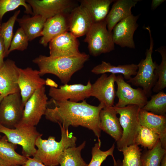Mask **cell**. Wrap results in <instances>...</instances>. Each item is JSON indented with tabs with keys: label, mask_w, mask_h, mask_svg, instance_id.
Here are the masks:
<instances>
[{
	"label": "cell",
	"mask_w": 166,
	"mask_h": 166,
	"mask_svg": "<svg viewBox=\"0 0 166 166\" xmlns=\"http://www.w3.org/2000/svg\"><path fill=\"white\" fill-rule=\"evenodd\" d=\"M52 102L55 107L47 108L44 114L46 119L61 124L66 128L70 126L87 128L93 132L98 142H101L100 113L105 107L103 104L95 106L88 104L85 100L79 102L52 100Z\"/></svg>",
	"instance_id": "1"
},
{
	"label": "cell",
	"mask_w": 166,
	"mask_h": 166,
	"mask_svg": "<svg viewBox=\"0 0 166 166\" xmlns=\"http://www.w3.org/2000/svg\"><path fill=\"white\" fill-rule=\"evenodd\" d=\"M89 58V55L85 53L69 57H53L40 55L32 61L38 66L41 76L51 74L65 84L68 83L74 73L83 68Z\"/></svg>",
	"instance_id": "2"
},
{
	"label": "cell",
	"mask_w": 166,
	"mask_h": 166,
	"mask_svg": "<svg viewBox=\"0 0 166 166\" xmlns=\"http://www.w3.org/2000/svg\"><path fill=\"white\" fill-rule=\"evenodd\" d=\"M61 130V138L59 142L55 137L50 136L47 140L39 136L35 142L38 149L33 157L42 162L47 166H57L63 152L66 149L76 146L77 138L66 128L59 124Z\"/></svg>",
	"instance_id": "3"
},
{
	"label": "cell",
	"mask_w": 166,
	"mask_h": 166,
	"mask_svg": "<svg viewBox=\"0 0 166 166\" xmlns=\"http://www.w3.org/2000/svg\"><path fill=\"white\" fill-rule=\"evenodd\" d=\"M146 29L148 31L150 38V46L145 53L146 57L142 59L137 65L136 74L126 82L133 85L139 87L144 91L148 97L151 96L152 89L158 80V77L155 74L154 70L157 64L153 62L152 54L153 48V41L149 27Z\"/></svg>",
	"instance_id": "4"
},
{
	"label": "cell",
	"mask_w": 166,
	"mask_h": 166,
	"mask_svg": "<svg viewBox=\"0 0 166 166\" xmlns=\"http://www.w3.org/2000/svg\"><path fill=\"white\" fill-rule=\"evenodd\" d=\"M113 106L117 114L119 115V121L123 130L121 138L117 142V148L120 151L126 147L134 144L140 126L138 118L140 108L134 105L122 108Z\"/></svg>",
	"instance_id": "5"
},
{
	"label": "cell",
	"mask_w": 166,
	"mask_h": 166,
	"mask_svg": "<svg viewBox=\"0 0 166 166\" xmlns=\"http://www.w3.org/2000/svg\"><path fill=\"white\" fill-rule=\"evenodd\" d=\"M85 35L84 41L87 43L89 53L93 56H98L114 49L112 32L108 30L105 20L93 23Z\"/></svg>",
	"instance_id": "6"
},
{
	"label": "cell",
	"mask_w": 166,
	"mask_h": 166,
	"mask_svg": "<svg viewBox=\"0 0 166 166\" xmlns=\"http://www.w3.org/2000/svg\"><path fill=\"white\" fill-rule=\"evenodd\" d=\"M0 133L4 134L10 142L21 146L22 155L26 157L34 156L37 149L35 142L41 135L35 126H19L11 129L0 124Z\"/></svg>",
	"instance_id": "7"
},
{
	"label": "cell",
	"mask_w": 166,
	"mask_h": 166,
	"mask_svg": "<svg viewBox=\"0 0 166 166\" xmlns=\"http://www.w3.org/2000/svg\"><path fill=\"white\" fill-rule=\"evenodd\" d=\"M24 108L20 92L4 97L0 103V124L15 128L21 121Z\"/></svg>",
	"instance_id": "8"
},
{
	"label": "cell",
	"mask_w": 166,
	"mask_h": 166,
	"mask_svg": "<svg viewBox=\"0 0 166 166\" xmlns=\"http://www.w3.org/2000/svg\"><path fill=\"white\" fill-rule=\"evenodd\" d=\"M48 99L44 86L37 90L26 102L22 119L18 126L37 125L45 114Z\"/></svg>",
	"instance_id": "9"
},
{
	"label": "cell",
	"mask_w": 166,
	"mask_h": 166,
	"mask_svg": "<svg viewBox=\"0 0 166 166\" xmlns=\"http://www.w3.org/2000/svg\"><path fill=\"white\" fill-rule=\"evenodd\" d=\"M117 85L116 96L118 101L115 107H124L130 105H136L142 109L146 104L148 97L141 88L134 89L125 82L122 75L116 76V81Z\"/></svg>",
	"instance_id": "10"
},
{
	"label": "cell",
	"mask_w": 166,
	"mask_h": 166,
	"mask_svg": "<svg viewBox=\"0 0 166 166\" xmlns=\"http://www.w3.org/2000/svg\"><path fill=\"white\" fill-rule=\"evenodd\" d=\"M31 6L32 15H40L47 19L61 14H70L76 6L70 0H26Z\"/></svg>",
	"instance_id": "11"
},
{
	"label": "cell",
	"mask_w": 166,
	"mask_h": 166,
	"mask_svg": "<svg viewBox=\"0 0 166 166\" xmlns=\"http://www.w3.org/2000/svg\"><path fill=\"white\" fill-rule=\"evenodd\" d=\"M91 85L90 80L86 85L81 84H64L59 88L50 87L48 94L55 101L78 102L90 97Z\"/></svg>",
	"instance_id": "12"
},
{
	"label": "cell",
	"mask_w": 166,
	"mask_h": 166,
	"mask_svg": "<svg viewBox=\"0 0 166 166\" xmlns=\"http://www.w3.org/2000/svg\"><path fill=\"white\" fill-rule=\"evenodd\" d=\"M116 79L115 74H111L109 76L106 73L101 74L95 82L92 84L90 97L97 98L105 107L114 106L116 96L115 87Z\"/></svg>",
	"instance_id": "13"
},
{
	"label": "cell",
	"mask_w": 166,
	"mask_h": 166,
	"mask_svg": "<svg viewBox=\"0 0 166 166\" xmlns=\"http://www.w3.org/2000/svg\"><path fill=\"white\" fill-rule=\"evenodd\" d=\"M139 17L132 14L115 26L112 31L114 44L122 48H135L133 35L138 26L137 21Z\"/></svg>",
	"instance_id": "14"
},
{
	"label": "cell",
	"mask_w": 166,
	"mask_h": 166,
	"mask_svg": "<svg viewBox=\"0 0 166 166\" xmlns=\"http://www.w3.org/2000/svg\"><path fill=\"white\" fill-rule=\"evenodd\" d=\"M18 84L22 101L24 105L34 92L45 85V80L41 77L38 70L32 68H18Z\"/></svg>",
	"instance_id": "15"
},
{
	"label": "cell",
	"mask_w": 166,
	"mask_h": 166,
	"mask_svg": "<svg viewBox=\"0 0 166 166\" xmlns=\"http://www.w3.org/2000/svg\"><path fill=\"white\" fill-rule=\"evenodd\" d=\"M77 38L68 31L57 37L49 43V56L69 57L81 54Z\"/></svg>",
	"instance_id": "16"
},
{
	"label": "cell",
	"mask_w": 166,
	"mask_h": 166,
	"mask_svg": "<svg viewBox=\"0 0 166 166\" xmlns=\"http://www.w3.org/2000/svg\"><path fill=\"white\" fill-rule=\"evenodd\" d=\"M18 68L15 61L7 59L0 68V95L3 97L20 92Z\"/></svg>",
	"instance_id": "17"
},
{
	"label": "cell",
	"mask_w": 166,
	"mask_h": 166,
	"mask_svg": "<svg viewBox=\"0 0 166 166\" xmlns=\"http://www.w3.org/2000/svg\"><path fill=\"white\" fill-rule=\"evenodd\" d=\"M69 14H60L47 19L44 25L40 43L46 47L52 40L69 31Z\"/></svg>",
	"instance_id": "18"
},
{
	"label": "cell",
	"mask_w": 166,
	"mask_h": 166,
	"mask_svg": "<svg viewBox=\"0 0 166 166\" xmlns=\"http://www.w3.org/2000/svg\"><path fill=\"white\" fill-rule=\"evenodd\" d=\"M93 23L89 13L81 5L75 7L69 14V31L77 38L86 35Z\"/></svg>",
	"instance_id": "19"
},
{
	"label": "cell",
	"mask_w": 166,
	"mask_h": 166,
	"mask_svg": "<svg viewBox=\"0 0 166 166\" xmlns=\"http://www.w3.org/2000/svg\"><path fill=\"white\" fill-rule=\"evenodd\" d=\"M138 118L140 125L159 136L162 147L166 150V115H157L140 109Z\"/></svg>",
	"instance_id": "20"
},
{
	"label": "cell",
	"mask_w": 166,
	"mask_h": 166,
	"mask_svg": "<svg viewBox=\"0 0 166 166\" xmlns=\"http://www.w3.org/2000/svg\"><path fill=\"white\" fill-rule=\"evenodd\" d=\"M114 106L104 107L100 113V128L117 142L121 138L123 130Z\"/></svg>",
	"instance_id": "21"
},
{
	"label": "cell",
	"mask_w": 166,
	"mask_h": 166,
	"mask_svg": "<svg viewBox=\"0 0 166 166\" xmlns=\"http://www.w3.org/2000/svg\"><path fill=\"white\" fill-rule=\"evenodd\" d=\"M139 1L117 0L115 1L105 19L108 30L112 32L117 24L132 15V8L135 7Z\"/></svg>",
	"instance_id": "22"
},
{
	"label": "cell",
	"mask_w": 166,
	"mask_h": 166,
	"mask_svg": "<svg viewBox=\"0 0 166 166\" xmlns=\"http://www.w3.org/2000/svg\"><path fill=\"white\" fill-rule=\"evenodd\" d=\"M46 19L40 15H24L17 18L16 21L27 36L29 41H31L40 36H42L44 25Z\"/></svg>",
	"instance_id": "23"
},
{
	"label": "cell",
	"mask_w": 166,
	"mask_h": 166,
	"mask_svg": "<svg viewBox=\"0 0 166 166\" xmlns=\"http://www.w3.org/2000/svg\"><path fill=\"white\" fill-rule=\"evenodd\" d=\"M137 69V65L133 63L116 66L102 61L101 64L94 67L91 70V72L96 74L107 73L115 74L120 73L123 75L124 79L128 80L132 77V75L136 74Z\"/></svg>",
	"instance_id": "24"
},
{
	"label": "cell",
	"mask_w": 166,
	"mask_h": 166,
	"mask_svg": "<svg viewBox=\"0 0 166 166\" xmlns=\"http://www.w3.org/2000/svg\"><path fill=\"white\" fill-rule=\"evenodd\" d=\"M113 0H81L80 5L85 7L90 15L93 23L105 20L111 4Z\"/></svg>",
	"instance_id": "25"
},
{
	"label": "cell",
	"mask_w": 166,
	"mask_h": 166,
	"mask_svg": "<svg viewBox=\"0 0 166 166\" xmlns=\"http://www.w3.org/2000/svg\"><path fill=\"white\" fill-rule=\"evenodd\" d=\"M17 144L10 142L5 135L0 139V158L11 166L22 165L27 157L17 153Z\"/></svg>",
	"instance_id": "26"
},
{
	"label": "cell",
	"mask_w": 166,
	"mask_h": 166,
	"mask_svg": "<svg viewBox=\"0 0 166 166\" xmlns=\"http://www.w3.org/2000/svg\"><path fill=\"white\" fill-rule=\"evenodd\" d=\"M86 141L77 147L69 148L62 153L59 160L60 166H88L81 155L82 150L85 145Z\"/></svg>",
	"instance_id": "27"
},
{
	"label": "cell",
	"mask_w": 166,
	"mask_h": 166,
	"mask_svg": "<svg viewBox=\"0 0 166 166\" xmlns=\"http://www.w3.org/2000/svg\"><path fill=\"white\" fill-rule=\"evenodd\" d=\"M166 154V150L162 147L160 140L152 149L142 153L141 166H160Z\"/></svg>",
	"instance_id": "28"
},
{
	"label": "cell",
	"mask_w": 166,
	"mask_h": 166,
	"mask_svg": "<svg viewBox=\"0 0 166 166\" xmlns=\"http://www.w3.org/2000/svg\"><path fill=\"white\" fill-rule=\"evenodd\" d=\"M141 109L156 115H165L166 93L161 91L151 96L150 100Z\"/></svg>",
	"instance_id": "29"
},
{
	"label": "cell",
	"mask_w": 166,
	"mask_h": 166,
	"mask_svg": "<svg viewBox=\"0 0 166 166\" xmlns=\"http://www.w3.org/2000/svg\"><path fill=\"white\" fill-rule=\"evenodd\" d=\"M160 54L161 62L160 65H156L154 73L158 77L157 82L152 89V91L156 93L162 91L166 87V49L162 46L156 50Z\"/></svg>",
	"instance_id": "30"
},
{
	"label": "cell",
	"mask_w": 166,
	"mask_h": 166,
	"mask_svg": "<svg viewBox=\"0 0 166 166\" xmlns=\"http://www.w3.org/2000/svg\"><path fill=\"white\" fill-rule=\"evenodd\" d=\"M159 136L150 129L140 126L134 144L140 145L148 150L152 149L160 140Z\"/></svg>",
	"instance_id": "31"
},
{
	"label": "cell",
	"mask_w": 166,
	"mask_h": 166,
	"mask_svg": "<svg viewBox=\"0 0 166 166\" xmlns=\"http://www.w3.org/2000/svg\"><path fill=\"white\" fill-rule=\"evenodd\" d=\"M20 12V10H19L16 11L6 22L1 25L0 35L4 44L5 57L8 56V51L13 36V31L14 25Z\"/></svg>",
	"instance_id": "32"
},
{
	"label": "cell",
	"mask_w": 166,
	"mask_h": 166,
	"mask_svg": "<svg viewBox=\"0 0 166 166\" xmlns=\"http://www.w3.org/2000/svg\"><path fill=\"white\" fill-rule=\"evenodd\" d=\"M141 150L136 144L121 149L120 151L122 152L124 156L122 166H141Z\"/></svg>",
	"instance_id": "33"
},
{
	"label": "cell",
	"mask_w": 166,
	"mask_h": 166,
	"mask_svg": "<svg viewBox=\"0 0 166 166\" xmlns=\"http://www.w3.org/2000/svg\"><path fill=\"white\" fill-rule=\"evenodd\" d=\"M101 142L96 143L93 147L92 150V157L88 166H101L102 163L109 156L112 157L114 165L117 163L113 156V152L115 148L114 144L111 148L106 151H102L100 149Z\"/></svg>",
	"instance_id": "34"
},
{
	"label": "cell",
	"mask_w": 166,
	"mask_h": 166,
	"mask_svg": "<svg viewBox=\"0 0 166 166\" xmlns=\"http://www.w3.org/2000/svg\"><path fill=\"white\" fill-rule=\"evenodd\" d=\"M21 6L24 7L26 13L32 15V8L25 0H0V22L6 13L14 10Z\"/></svg>",
	"instance_id": "35"
},
{
	"label": "cell",
	"mask_w": 166,
	"mask_h": 166,
	"mask_svg": "<svg viewBox=\"0 0 166 166\" xmlns=\"http://www.w3.org/2000/svg\"><path fill=\"white\" fill-rule=\"evenodd\" d=\"M29 41L23 30L20 27L18 28L13 36L8 51V55L15 50L23 51L26 49L28 46Z\"/></svg>",
	"instance_id": "36"
},
{
	"label": "cell",
	"mask_w": 166,
	"mask_h": 166,
	"mask_svg": "<svg viewBox=\"0 0 166 166\" xmlns=\"http://www.w3.org/2000/svg\"><path fill=\"white\" fill-rule=\"evenodd\" d=\"M27 160L25 164L22 166H47L42 162L34 158L30 157H26Z\"/></svg>",
	"instance_id": "37"
},
{
	"label": "cell",
	"mask_w": 166,
	"mask_h": 166,
	"mask_svg": "<svg viewBox=\"0 0 166 166\" xmlns=\"http://www.w3.org/2000/svg\"><path fill=\"white\" fill-rule=\"evenodd\" d=\"M5 57V46L3 40L0 35V68L4 63Z\"/></svg>",
	"instance_id": "38"
},
{
	"label": "cell",
	"mask_w": 166,
	"mask_h": 166,
	"mask_svg": "<svg viewBox=\"0 0 166 166\" xmlns=\"http://www.w3.org/2000/svg\"><path fill=\"white\" fill-rule=\"evenodd\" d=\"M45 85L54 88H57L58 86L57 84L54 81L48 78L45 80Z\"/></svg>",
	"instance_id": "39"
},
{
	"label": "cell",
	"mask_w": 166,
	"mask_h": 166,
	"mask_svg": "<svg viewBox=\"0 0 166 166\" xmlns=\"http://www.w3.org/2000/svg\"><path fill=\"white\" fill-rule=\"evenodd\" d=\"M165 1V0H152L151 3L152 9L153 10L156 9Z\"/></svg>",
	"instance_id": "40"
},
{
	"label": "cell",
	"mask_w": 166,
	"mask_h": 166,
	"mask_svg": "<svg viewBox=\"0 0 166 166\" xmlns=\"http://www.w3.org/2000/svg\"><path fill=\"white\" fill-rule=\"evenodd\" d=\"M160 166H166V154L163 156Z\"/></svg>",
	"instance_id": "41"
},
{
	"label": "cell",
	"mask_w": 166,
	"mask_h": 166,
	"mask_svg": "<svg viewBox=\"0 0 166 166\" xmlns=\"http://www.w3.org/2000/svg\"><path fill=\"white\" fill-rule=\"evenodd\" d=\"M0 166H11L10 164L0 158Z\"/></svg>",
	"instance_id": "42"
},
{
	"label": "cell",
	"mask_w": 166,
	"mask_h": 166,
	"mask_svg": "<svg viewBox=\"0 0 166 166\" xmlns=\"http://www.w3.org/2000/svg\"><path fill=\"white\" fill-rule=\"evenodd\" d=\"M122 162L120 160H118L116 164L114 165V166H122Z\"/></svg>",
	"instance_id": "43"
},
{
	"label": "cell",
	"mask_w": 166,
	"mask_h": 166,
	"mask_svg": "<svg viewBox=\"0 0 166 166\" xmlns=\"http://www.w3.org/2000/svg\"><path fill=\"white\" fill-rule=\"evenodd\" d=\"M3 97L2 96L0 95V103Z\"/></svg>",
	"instance_id": "44"
},
{
	"label": "cell",
	"mask_w": 166,
	"mask_h": 166,
	"mask_svg": "<svg viewBox=\"0 0 166 166\" xmlns=\"http://www.w3.org/2000/svg\"><path fill=\"white\" fill-rule=\"evenodd\" d=\"M1 22H0V28H1Z\"/></svg>",
	"instance_id": "45"
},
{
	"label": "cell",
	"mask_w": 166,
	"mask_h": 166,
	"mask_svg": "<svg viewBox=\"0 0 166 166\" xmlns=\"http://www.w3.org/2000/svg\"><path fill=\"white\" fill-rule=\"evenodd\" d=\"M2 136L0 135V139L2 137Z\"/></svg>",
	"instance_id": "46"
},
{
	"label": "cell",
	"mask_w": 166,
	"mask_h": 166,
	"mask_svg": "<svg viewBox=\"0 0 166 166\" xmlns=\"http://www.w3.org/2000/svg\"><path fill=\"white\" fill-rule=\"evenodd\" d=\"M20 166L19 165H16V166Z\"/></svg>",
	"instance_id": "47"
}]
</instances>
